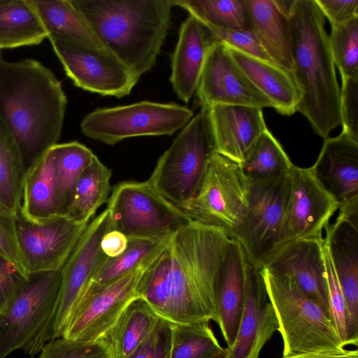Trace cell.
Wrapping results in <instances>:
<instances>
[{
  "instance_id": "obj_1",
  "label": "cell",
  "mask_w": 358,
  "mask_h": 358,
  "mask_svg": "<svg viewBox=\"0 0 358 358\" xmlns=\"http://www.w3.org/2000/svg\"><path fill=\"white\" fill-rule=\"evenodd\" d=\"M230 242L224 231L192 220L171 236L170 270L149 280L142 299L171 323H217L216 287Z\"/></svg>"
},
{
  "instance_id": "obj_2",
  "label": "cell",
  "mask_w": 358,
  "mask_h": 358,
  "mask_svg": "<svg viewBox=\"0 0 358 358\" xmlns=\"http://www.w3.org/2000/svg\"><path fill=\"white\" fill-rule=\"evenodd\" d=\"M67 99L61 82L40 62H8L0 52V120L19 148L25 171L57 143Z\"/></svg>"
},
{
  "instance_id": "obj_3",
  "label": "cell",
  "mask_w": 358,
  "mask_h": 358,
  "mask_svg": "<svg viewBox=\"0 0 358 358\" xmlns=\"http://www.w3.org/2000/svg\"><path fill=\"white\" fill-rule=\"evenodd\" d=\"M292 71L303 114L324 139L341 125V88L331 52L325 17L315 0H295L287 16Z\"/></svg>"
},
{
  "instance_id": "obj_4",
  "label": "cell",
  "mask_w": 358,
  "mask_h": 358,
  "mask_svg": "<svg viewBox=\"0 0 358 358\" xmlns=\"http://www.w3.org/2000/svg\"><path fill=\"white\" fill-rule=\"evenodd\" d=\"M105 47L139 80L155 65L173 0H71Z\"/></svg>"
},
{
  "instance_id": "obj_5",
  "label": "cell",
  "mask_w": 358,
  "mask_h": 358,
  "mask_svg": "<svg viewBox=\"0 0 358 358\" xmlns=\"http://www.w3.org/2000/svg\"><path fill=\"white\" fill-rule=\"evenodd\" d=\"M283 341L282 357L344 349L329 316L290 281L259 269Z\"/></svg>"
},
{
  "instance_id": "obj_6",
  "label": "cell",
  "mask_w": 358,
  "mask_h": 358,
  "mask_svg": "<svg viewBox=\"0 0 358 358\" xmlns=\"http://www.w3.org/2000/svg\"><path fill=\"white\" fill-rule=\"evenodd\" d=\"M216 152L208 110H200L159 159L149 178L169 202L182 208L198 193Z\"/></svg>"
},
{
  "instance_id": "obj_7",
  "label": "cell",
  "mask_w": 358,
  "mask_h": 358,
  "mask_svg": "<svg viewBox=\"0 0 358 358\" xmlns=\"http://www.w3.org/2000/svg\"><path fill=\"white\" fill-rule=\"evenodd\" d=\"M110 229L107 208L87 226L62 268L60 287L52 315L24 350L31 357L38 355L48 342L62 338L98 267L107 257L101 248V241Z\"/></svg>"
},
{
  "instance_id": "obj_8",
  "label": "cell",
  "mask_w": 358,
  "mask_h": 358,
  "mask_svg": "<svg viewBox=\"0 0 358 358\" xmlns=\"http://www.w3.org/2000/svg\"><path fill=\"white\" fill-rule=\"evenodd\" d=\"M193 117L187 106L143 101L96 108L83 117L80 130L89 138L113 145L132 137L172 135Z\"/></svg>"
},
{
  "instance_id": "obj_9",
  "label": "cell",
  "mask_w": 358,
  "mask_h": 358,
  "mask_svg": "<svg viewBox=\"0 0 358 358\" xmlns=\"http://www.w3.org/2000/svg\"><path fill=\"white\" fill-rule=\"evenodd\" d=\"M106 208L112 229L128 238H170L192 220L166 200L149 180L117 184Z\"/></svg>"
},
{
  "instance_id": "obj_10",
  "label": "cell",
  "mask_w": 358,
  "mask_h": 358,
  "mask_svg": "<svg viewBox=\"0 0 358 358\" xmlns=\"http://www.w3.org/2000/svg\"><path fill=\"white\" fill-rule=\"evenodd\" d=\"M61 270L29 275L0 310V358L24 351L51 317Z\"/></svg>"
},
{
  "instance_id": "obj_11",
  "label": "cell",
  "mask_w": 358,
  "mask_h": 358,
  "mask_svg": "<svg viewBox=\"0 0 358 358\" xmlns=\"http://www.w3.org/2000/svg\"><path fill=\"white\" fill-rule=\"evenodd\" d=\"M248 208V183L240 166L215 152L196 195L182 209L193 220L231 233Z\"/></svg>"
},
{
  "instance_id": "obj_12",
  "label": "cell",
  "mask_w": 358,
  "mask_h": 358,
  "mask_svg": "<svg viewBox=\"0 0 358 358\" xmlns=\"http://www.w3.org/2000/svg\"><path fill=\"white\" fill-rule=\"evenodd\" d=\"M289 172L271 180H247L248 211L230 238L240 243L248 262L259 269L278 241L290 189Z\"/></svg>"
},
{
  "instance_id": "obj_13",
  "label": "cell",
  "mask_w": 358,
  "mask_h": 358,
  "mask_svg": "<svg viewBox=\"0 0 358 358\" xmlns=\"http://www.w3.org/2000/svg\"><path fill=\"white\" fill-rule=\"evenodd\" d=\"M290 189L276 248L301 239L322 238V231L338 209L336 200L315 177L310 167L294 165Z\"/></svg>"
},
{
  "instance_id": "obj_14",
  "label": "cell",
  "mask_w": 358,
  "mask_h": 358,
  "mask_svg": "<svg viewBox=\"0 0 358 358\" xmlns=\"http://www.w3.org/2000/svg\"><path fill=\"white\" fill-rule=\"evenodd\" d=\"M18 245L29 275L60 270L88 223L57 215L40 222L15 217Z\"/></svg>"
},
{
  "instance_id": "obj_15",
  "label": "cell",
  "mask_w": 358,
  "mask_h": 358,
  "mask_svg": "<svg viewBox=\"0 0 358 358\" xmlns=\"http://www.w3.org/2000/svg\"><path fill=\"white\" fill-rule=\"evenodd\" d=\"M150 264L105 285L90 287L62 338L79 342L105 338L126 307L138 297L137 285Z\"/></svg>"
},
{
  "instance_id": "obj_16",
  "label": "cell",
  "mask_w": 358,
  "mask_h": 358,
  "mask_svg": "<svg viewBox=\"0 0 358 358\" xmlns=\"http://www.w3.org/2000/svg\"><path fill=\"white\" fill-rule=\"evenodd\" d=\"M73 84L101 96L129 95L138 79L109 51H99L59 40H49Z\"/></svg>"
},
{
  "instance_id": "obj_17",
  "label": "cell",
  "mask_w": 358,
  "mask_h": 358,
  "mask_svg": "<svg viewBox=\"0 0 358 358\" xmlns=\"http://www.w3.org/2000/svg\"><path fill=\"white\" fill-rule=\"evenodd\" d=\"M196 93L201 110H208L217 104L273 108L234 60L227 46L220 41L208 53Z\"/></svg>"
},
{
  "instance_id": "obj_18",
  "label": "cell",
  "mask_w": 358,
  "mask_h": 358,
  "mask_svg": "<svg viewBox=\"0 0 358 358\" xmlns=\"http://www.w3.org/2000/svg\"><path fill=\"white\" fill-rule=\"evenodd\" d=\"M322 240L301 239L278 246L266 257L260 268L292 282L329 316Z\"/></svg>"
},
{
  "instance_id": "obj_19",
  "label": "cell",
  "mask_w": 358,
  "mask_h": 358,
  "mask_svg": "<svg viewBox=\"0 0 358 358\" xmlns=\"http://www.w3.org/2000/svg\"><path fill=\"white\" fill-rule=\"evenodd\" d=\"M279 325L260 270L248 262L246 299L231 358H259L264 345Z\"/></svg>"
},
{
  "instance_id": "obj_20",
  "label": "cell",
  "mask_w": 358,
  "mask_h": 358,
  "mask_svg": "<svg viewBox=\"0 0 358 358\" xmlns=\"http://www.w3.org/2000/svg\"><path fill=\"white\" fill-rule=\"evenodd\" d=\"M208 113L216 152L238 164L267 129L260 108L217 104Z\"/></svg>"
},
{
  "instance_id": "obj_21",
  "label": "cell",
  "mask_w": 358,
  "mask_h": 358,
  "mask_svg": "<svg viewBox=\"0 0 358 358\" xmlns=\"http://www.w3.org/2000/svg\"><path fill=\"white\" fill-rule=\"evenodd\" d=\"M328 247L348 311L346 345L358 343V224L336 218L325 227Z\"/></svg>"
},
{
  "instance_id": "obj_22",
  "label": "cell",
  "mask_w": 358,
  "mask_h": 358,
  "mask_svg": "<svg viewBox=\"0 0 358 358\" xmlns=\"http://www.w3.org/2000/svg\"><path fill=\"white\" fill-rule=\"evenodd\" d=\"M310 169L338 206L358 199V141L345 133L324 139Z\"/></svg>"
},
{
  "instance_id": "obj_23",
  "label": "cell",
  "mask_w": 358,
  "mask_h": 358,
  "mask_svg": "<svg viewBox=\"0 0 358 358\" xmlns=\"http://www.w3.org/2000/svg\"><path fill=\"white\" fill-rule=\"evenodd\" d=\"M218 41L206 25L192 15L182 23L172 55L170 81L177 96L185 103L196 93L208 53Z\"/></svg>"
},
{
  "instance_id": "obj_24",
  "label": "cell",
  "mask_w": 358,
  "mask_h": 358,
  "mask_svg": "<svg viewBox=\"0 0 358 358\" xmlns=\"http://www.w3.org/2000/svg\"><path fill=\"white\" fill-rule=\"evenodd\" d=\"M248 262L240 243L231 238L215 292L217 324L229 349L236 338L245 303Z\"/></svg>"
},
{
  "instance_id": "obj_25",
  "label": "cell",
  "mask_w": 358,
  "mask_h": 358,
  "mask_svg": "<svg viewBox=\"0 0 358 358\" xmlns=\"http://www.w3.org/2000/svg\"><path fill=\"white\" fill-rule=\"evenodd\" d=\"M229 52L251 83L283 115L296 112L300 95L292 73L273 62L263 60L227 46Z\"/></svg>"
},
{
  "instance_id": "obj_26",
  "label": "cell",
  "mask_w": 358,
  "mask_h": 358,
  "mask_svg": "<svg viewBox=\"0 0 358 358\" xmlns=\"http://www.w3.org/2000/svg\"><path fill=\"white\" fill-rule=\"evenodd\" d=\"M48 38L99 51H109L71 0H30ZM110 52V51H109Z\"/></svg>"
},
{
  "instance_id": "obj_27",
  "label": "cell",
  "mask_w": 358,
  "mask_h": 358,
  "mask_svg": "<svg viewBox=\"0 0 358 358\" xmlns=\"http://www.w3.org/2000/svg\"><path fill=\"white\" fill-rule=\"evenodd\" d=\"M19 213L32 222L62 215L50 149L25 171Z\"/></svg>"
},
{
  "instance_id": "obj_28",
  "label": "cell",
  "mask_w": 358,
  "mask_h": 358,
  "mask_svg": "<svg viewBox=\"0 0 358 358\" xmlns=\"http://www.w3.org/2000/svg\"><path fill=\"white\" fill-rule=\"evenodd\" d=\"M252 31L271 61L292 73L291 35L287 16L273 0H245Z\"/></svg>"
},
{
  "instance_id": "obj_29",
  "label": "cell",
  "mask_w": 358,
  "mask_h": 358,
  "mask_svg": "<svg viewBox=\"0 0 358 358\" xmlns=\"http://www.w3.org/2000/svg\"><path fill=\"white\" fill-rule=\"evenodd\" d=\"M47 37L30 0H0V50L36 45Z\"/></svg>"
},
{
  "instance_id": "obj_30",
  "label": "cell",
  "mask_w": 358,
  "mask_h": 358,
  "mask_svg": "<svg viewBox=\"0 0 358 358\" xmlns=\"http://www.w3.org/2000/svg\"><path fill=\"white\" fill-rule=\"evenodd\" d=\"M160 317L141 298L134 299L106 336L120 358L131 355L152 332Z\"/></svg>"
},
{
  "instance_id": "obj_31",
  "label": "cell",
  "mask_w": 358,
  "mask_h": 358,
  "mask_svg": "<svg viewBox=\"0 0 358 358\" xmlns=\"http://www.w3.org/2000/svg\"><path fill=\"white\" fill-rule=\"evenodd\" d=\"M111 176V170L95 156L80 175L65 215L76 222L88 223L96 210L108 200Z\"/></svg>"
},
{
  "instance_id": "obj_32",
  "label": "cell",
  "mask_w": 358,
  "mask_h": 358,
  "mask_svg": "<svg viewBox=\"0 0 358 358\" xmlns=\"http://www.w3.org/2000/svg\"><path fill=\"white\" fill-rule=\"evenodd\" d=\"M171 238H128L127 248L121 255L115 257H107L101 264L89 287L105 285L150 264L165 248Z\"/></svg>"
},
{
  "instance_id": "obj_33",
  "label": "cell",
  "mask_w": 358,
  "mask_h": 358,
  "mask_svg": "<svg viewBox=\"0 0 358 358\" xmlns=\"http://www.w3.org/2000/svg\"><path fill=\"white\" fill-rule=\"evenodd\" d=\"M50 150L62 213L65 215L80 175L96 155L77 141L57 143Z\"/></svg>"
},
{
  "instance_id": "obj_34",
  "label": "cell",
  "mask_w": 358,
  "mask_h": 358,
  "mask_svg": "<svg viewBox=\"0 0 358 358\" xmlns=\"http://www.w3.org/2000/svg\"><path fill=\"white\" fill-rule=\"evenodd\" d=\"M208 28L252 31L245 0H173Z\"/></svg>"
},
{
  "instance_id": "obj_35",
  "label": "cell",
  "mask_w": 358,
  "mask_h": 358,
  "mask_svg": "<svg viewBox=\"0 0 358 358\" xmlns=\"http://www.w3.org/2000/svg\"><path fill=\"white\" fill-rule=\"evenodd\" d=\"M239 166L248 180L259 181L287 174L294 164L280 143L267 129Z\"/></svg>"
},
{
  "instance_id": "obj_36",
  "label": "cell",
  "mask_w": 358,
  "mask_h": 358,
  "mask_svg": "<svg viewBox=\"0 0 358 358\" xmlns=\"http://www.w3.org/2000/svg\"><path fill=\"white\" fill-rule=\"evenodd\" d=\"M24 173L17 143L0 120V204L15 216L21 206Z\"/></svg>"
},
{
  "instance_id": "obj_37",
  "label": "cell",
  "mask_w": 358,
  "mask_h": 358,
  "mask_svg": "<svg viewBox=\"0 0 358 358\" xmlns=\"http://www.w3.org/2000/svg\"><path fill=\"white\" fill-rule=\"evenodd\" d=\"M210 322L171 323V346L169 358H208L221 351Z\"/></svg>"
},
{
  "instance_id": "obj_38",
  "label": "cell",
  "mask_w": 358,
  "mask_h": 358,
  "mask_svg": "<svg viewBox=\"0 0 358 358\" xmlns=\"http://www.w3.org/2000/svg\"><path fill=\"white\" fill-rule=\"evenodd\" d=\"M329 42L331 52L341 79L358 74V16L331 27Z\"/></svg>"
},
{
  "instance_id": "obj_39",
  "label": "cell",
  "mask_w": 358,
  "mask_h": 358,
  "mask_svg": "<svg viewBox=\"0 0 358 358\" xmlns=\"http://www.w3.org/2000/svg\"><path fill=\"white\" fill-rule=\"evenodd\" d=\"M322 248L327 285L329 317L343 346L345 347L348 338V322L346 303L325 238H323Z\"/></svg>"
},
{
  "instance_id": "obj_40",
  "label": "cell",
  "mask_w": 358,
  "mask_h": 358,
  "mask_svg": "<svg viewBox=\"0 0 358 358\" xmlns=\"http://www.w3.org/2000/svg\"><path fill=\"white\" fill-rule=\"evenodd\" d=\"M38 358H108L106 338L94 342H79L59 338L48 342Z\"/></svg>"
},
{
  "instance_id": "obj_41",
  "label": "cell",
  "mask_w": 358,
  "mask_h": 358,
  "mask_svg": "<svg viewBox=\"0 0 358 358\" xmlns=\"http://www.w3.org/2000/svg\"><path fill=\"white\" fill-rule=\"evenodd\" d=\"M340 110L342 131L358 141V74L342 79Z\"/></svg>"
},
{
  "instance_id": "obj_42",
  "label": "cell",
  "mask_w": 358,
  "mask_h": 358,
  "mask_svg": "<svg viewBox=\"0 0 358 358\" xmlns=\"http://www.w3.org/2000/svg\"><path fill=\"white\" fill-rule=\"evenodd\" d=\"M16 216L0 204V256L13 264L24 278H28L22 259L16 230Z\"/></svg>"
},
{
  "instance_id": "obj_43",
  "label": "cell",
  "mask_w": 358,
  "mask_h": 358,
  "mask_svg": "<svg viewBox=\"0 0 358 358\" xmlns=\"http://www.w3.org/2000/svg\"><path fill=\"white\" fill-rule=\"evenodd\" d=\"M171 346V323L160 318L148 336L125 358H169Z\"/></svg>"
},
{
  "instance_id": "obj_44",
  "label": "cell",
  "mask_w": 358,
  "mask_h": 358,
  "mask_svg": "<svg viewBox=\"0 0 358 358\" xmlns=\"http://www.w3.org/2000/svg\"><path fill=\"white\" fill-rule=\"evenodd\" d=\"M209 29V28H208ZM211 32L227 46L246 55L271 62L252 31L210 28Z\"/></svg>"
},
{
  "instance_id": "obj_45",
  "label": "cell",
  "mask_w": 358,
  "mask_h": 358,
  "mask_svg": "<svg viewBox=\"0 0 358 358\" xmlns=\"http://www.w3.org/2000/svg\"><path fill=\"white\" fill-rule=\"evenodd\" d=\"M315 2L331 27L358 16V0H315Z\"/></svg>"
},
{
  "instance_id": "obj_46",
  "label": "cell",
  "mask_w": 358,
  "mask_h": 358,
  "mask_svg": "<svg viewBox=\"0 0 358 358\" xmlns=\"http://www.w3.org/2000/svg\"><path fill=\"white\" fill-rule=\"evenodd\" d=\"M24 278L13 264L0 256V310Z\"/></svg>"
},
{
  "instance_id": "obj_47",
  "label": "cell",
  "mask_w": 358,
  "mask_h": 358,
  "mask_svg": "<svg viewBox=\"0 0 358 358\" xmlns=\"http://www.w3.org/2000/svg\"><path fill=\"white\" fill-rule=\"evenodd\" d=\"M128 238L122 232L110 229L102 237L101 248L108 257H115L121 255L127 248Z\"/></svg>"
},
{
  "instance_id": "obj_48",
  "label": "cell",
  "mask_w": 358,
  "mask_h": 358,
  "mask_svg": "<svg viewBox=\"0 0 358 358\" xmlns=\"http://www.w3.org/2000/svg\"><path fill=\"white\" fill-rule=\"evenodd\" d=\"M281 358H358V351L357 349H343L341 351L308 353L289 357H282Z\"/></svg>"
},
{
  "instance_id": "obj_49",
  "label": "cell",
  "mask_w": 358,
  "mask_h": 358,
  "mask_svg": "<svg viewBox=\"0 0 358 358\" xmlns=\"http://www.w3.org/2000/svg\"><path fill=\"white\" fill-rule=\"evenodd\" d=\"M208 358H231V357L229 348H226Z\"/></svg>"
},
{
  "instance_id": "obj_50",
  "label": "cell",
  "mask_w": 358,
  "mask_h": 358,
  "mask_svg": "<svg viewBox=\"0 0 358 358\" xmlns=\"http://www.w3.org/2000/svg\"><path fill=\"white\" fill-rule=\"evenodd\" d=\"M108 358H120L118 357V355H117V353L115 352V350L110 345V343H109V355H108Z\"/></svg>"
}]
</instances>
